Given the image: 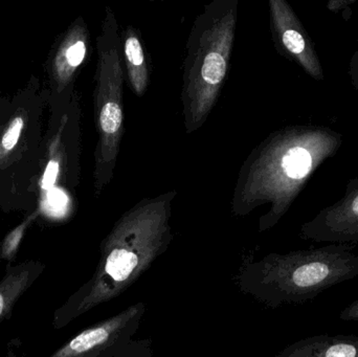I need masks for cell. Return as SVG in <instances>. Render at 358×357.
I'll list each match as a JSON object with an SVG mask.
<instances>
[{
    "label": "cell",
    "instance_id": "obj_11",
    "mask_svg": "<svg viewBox=\"0 0 358 357\" xmlns=\"http://www.w3.org/2000/svg\"><path fill=\"white\" fill-rule=\"evenodd\" d=\"M60 170V161L58 157H54L50 163H48L45 172H44L43 178H42V189L44 190H50L54 187L55 182L57 180V176Z\"/></svg>",
    "mask_w": 358,
    "mask_h": 357
},
{
    "label": "cell",
    "instance_id": "obj_8",
    "mask_svg": "<svg viewBox=\"0 0 358 357\" xmlns=\"http://www.w3.org/2000/svg\"><path fill=\"white\" fill-rule=\"evenodd\" d=\"M138 263V258L136 254L127 249H115L109 254L105 270L111 278L122 282L129 278Z\"/></svg>",
    "mask_w": 358,
    "mask_h": 357
},
{
    "label": "cell",
    "instance_id": "obj_2",
    "mask_svg": "<svg viewBox=\"0 0 358 357\" xmlns=\"http://www.w3.org/2000/svg\"><path fill=\"white\" fill-rule=\"evenodd\" d=\"M121 35L111 8H107L99 36L98 66L94 88V117L99 134L94 166V193H102L115 174L124 133L123 86Z\"/></svg>",
    "mask_w": 358,
    "mask_h": 357
},
{
    "label": "cell",
    "instance_id": "obj_12",
    "mask_svg": "<svg viewBox=\"0 0 358 357\" xmlns=\"http://www.w3.org/2000/svg\"><path fill=\"white\" fill-rule=\"evenodd\" d=\"M340 319L345 322H358V299L341 312Z\"/></svg>",
    "mask_w": 358,
    "mask_h": 357
},
{
    "label": "cell",
    "instance_id": "obj_7",
    "mask_svg": "<svg viewBox=\"0 0 358 357\" xmlns=\"http://www.w3.org/2000/svg\"><path fill=\"white\" fill-rule=\"evenodd\" d=\"M121 35L128 84L136 96H142L149 84V66L140 35L134 27H126Z\"/></svg>",
    "mask_w": 358,
    "mask_h": 357
},
{
    "label": "cell",
    "instance_id": "obj_5",
    "mask_svg": "<svg viewBox=\"0 0 358 357\" xmlns=\"http://www.w3.org/2000/svg\"><path fill=\"white\" fill-rule=\"evenodd\" d=\"M285 357H358V335H315L292 346Z\"/></svg>",
    "mask_w": 358,
    "mask_h": 357
},
{
    "label": "cell",
    "instance_id": "obj_10",
    "mask_svg": "<svg viewBox=\"0 0 358 357\" xmlns=\"http://www.w3.org/2000/svg\"><path fill=\"white\" fill-rule=\"evenodd\" d=\"M23 126H24V119L22 115H17L8 124L0 140V161L3 159L10 151L14 150L20 138Z\"/></svg>",
    "mask_w": 358,
    "mask_h": 357
},
{
    "label": "cell",
    "instance_id": "obj_6",
    "mask_svg": "<svg viewBox=\"0 0 358 357\" xmlns=\"http://www.w3.org/2000/svg\"><path fill=\"white\" fill-rule=\"evenodd\" d=\"M87 37L84 23L73 25L65 36L55 59V73L61 85H66L83 63L87 52Z\"/></svg>",
    "mask_w": 358,
    "mask_h": 357
},
{
    "label": "cell",
    "instance_id": "obj_1",
    "mask_svg": "<svg viewBox=\"0 0 358 357\" xmlns=\"http://www.w3.org/2000/svg\"><path fill=\"white\" fill-rule=\"evenodd\" d=\"M237 0H215L196 17L183 61V117L187 134L199 129L216 104L229 68Z\"/></svg>",
    "mask_w": 358,
    "mask_h": 357
},
{
    "label": "cell",
    "instance_id": "obj_4",
    "mask_svg": "<svg viewBox=\"0 0 358 357\" xmlns=\"http://www.w3.org/2000/svg\"><path fill=\"white\" fill-rule=\"evenodd\" d=\"M44 268L45 265L37 261L17 265L8 263L6 275L0 281V322L10 318L17 302L41 276Z\"/></svg>",
    "mask_w": 358,
    "mask_h": 357
},
{
    "label": "cell",
    "instance_id": "obj_9",
    "mask_svg": "<svg viewBox=\"0 0 358 357\" xmlns=\"http://www.w3.org/2000/svg\"><path fill=\"white\" fill-rule=\"evenodd\" d=\"M36 216H37V213L29 216L20 226H17V228H15L14 230L10 231L6 235L1 245V249H0V259L6 260L8 263H10L16 258L19 245H20L21 241H22L25 231H27V226L31 224V222L35 219Z\"/></svg>",
    "mask_w": 358,
    "mask_h": 357
},
{
    "label": "cell",
    "instance_id": "obj_3",
    "mask_svg": "<svg viewBox=\"0 0 358 357\" xmlns=\"http://www.w3.org/2000/svg\"><path fill=\"white\" fill-rule=\"evenodd\" d=\"M287 143L283 136H275L246 159L234 192L238 207L269 201L278 215L285 211L296 184L313 167V157L306 148Z\"/></svg>",
    "mask_w": 358,
    "mask_h": 357
}]
</instances>
